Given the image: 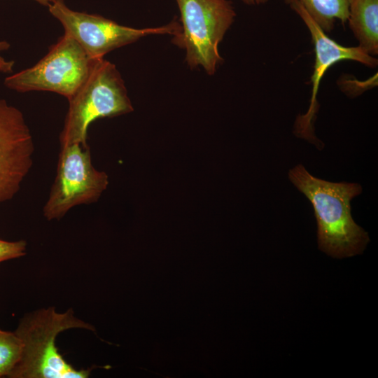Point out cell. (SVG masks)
Returning a JSON list of instances; mask_svg holds the SVG:
<instances>
[{
    "label": "cell",
    "instance_id": "obj_1",
    "mask_svg": "<svg viewBox=\"0 0 378 378\" xmlns=\"http://www.w3.org/2000/svg\"><path fill=\"white\" fill-rule=\"evenodd\" d=\"M288 177L313 206L319 249L335 258L362 253L370 238L354 220L351 213V201L361 193V186L316 178L302 164L290 169Z\"/></svg>",
    "mask_w": 378,
    "mask_h": 378
},
{
    "label": "cell",
    "instance_id": "obj_2",
    "mask_svg": "<svg viewBox=\"0 0 378 378\" xmlns=\"http://www.w3.org/2000/svg\"><path fill=\"white\" fill-rule=\"evenodd\" d=\"M71 328L93 330L91 325L76 318L71 309L57 313L50 307L26 315L15 331L22 342V356L8 377H88L90 369L74 368L62 356L55 344L59 333Z\"/></svg>",
    "mask_w": 378,
    "mask_h": 378
},
{
    "label": "cell",
    "instance_id": "obj_3",
    "mask_svg": "<svg viewBox=\"0 0 378 378\" xmlns=\"http://www.w3.org/2000/svg\"><path fill=\"white\" fill-rule=\"evenodd\" d=\"M68 101L59 135L61 147L74 144L88 146V130L92 122L133 111L120 72L104 58L96 60L85 81Z\"/></svg>",
    "mask_w": 378,
    "mask_h": 378
},
{
    "label": "cell",
    "instance_id": "obj_4",
    "mask_svg": "<svg viewBox=\"0 0 378 378\" xmlns=\"http://www.w3.org/2000/svg\"><path fill=\"white\" fill-rule=\"evenodd\" d=\"M180 11L181 31L172 43L186 50L189 66H202L213 75L223 58L218 46L234 20L229 0H175Z\"/></svg>",
    "mask_w": 378,
    "mask_h": 378
},
{
    "label": "cell",
    "instance_id": "obj_5",
    "mask_svg": "<svg viewBox=\"0 0 378 378\" xmlns=\"http://www.w3.org/2000/svg\"><path fill=\"white\" fill-rule=\"evenodd\" d=\"M97 59L64 33L36 64L7 76L4 85L18 92L48 91L69 99L85 81Z\"/></svg>",
    "mask_w": 378,
    "mask_h": 378
},
{
    "label": "cell",
    "instance_id": "obj_6",
    "mask_svg": "<svg viewBox=\"0 0 378 378\" xmlns=\"http://www.w3.org/2000/svg\"><path fill=\"white\" fill-rule=\"evenodd\" d=\"M107 185L106 173L97 171L92 164L88 145L62 146L43 215L48 220H59L76 206L96 202Z\"/></svg>",
    "mask_w": 378,
    "mask_h": 378
},
{
    "label": "cell",
    "instance_id": "obj_7",
    "mask_svg": "<svg viewBox=\"0 0 378 378\" xmlns=\"http://www.w3.org/2000/svg\"><path fill=\"white\" fill-rule=\"evenodd\" d=\"M48 10L62 24L64 33L74 38L94 59L104 58L108 52L148 35L174 36L181 30L176 20L162 27L144 29L123 26L99 15L74 10L64 0H55Z\"/></svg>",
    "mask_w": 378,
    "mask_h": 378
},
{
    "label": "cell",
    "instance_id": "obj_8",
    "mask_svg": "<svg viewBox=\"0 0 378 378\" xmlns=\"http://www.w3.org/2000/svg\"><path fill=\"white\" fill-rule=\"evenodd\" d=\"M34 150L22 113L0 99V204L19 191L31 168Z\"/></svg>",
    "mask_w": 378,
    "mask_h": 378
},
{
    "label": "cell",
    "instance_id": "obj_9",
    "mask_svg": "<svg viewBox=\"0 0 378 378\" xmlns=\"http://www.w3.org/2000/svg\"><path fill=\"white\" fill-rule=\"evenodd\" d=\"M290 6L300 16L309 30L315 52L310 104L307 113L297 118L294 132L297 136L318 145L319 141L314 135L313 122L318 108L316 94L321 80L326 71L332 65L342 60L356 61L369 67L377 66L378 61L359 46H343L329 38L298 1L290 4Z\"/></svg>",
    "mask_w": 378,
    "mask_h": 378
},
{
    "label": "cell",
    "instance_id": "obj_10",
    "mask_svg": "<svg viewBox=\"0 0 378 378\" xmlns=\"http://www.w3.org/2000/svg\"><path fill=\"white\" fill-rule=\"evenodd\" d=\"M347 21L359 47L368 55L378 54V0H351Z\"/></svg>",
    "mask_w": 378,
    "mask_h": 378
},
{
    "label": "cell",
    "instance_id": "obj_11",
    "mask_svg": "<svg viewBox=\"0 0 378 378\" xmlns=\"http://www.w3.org/2000/svg\"><path fill=\"white\" fill-rule=\"evenodd\" d=\"M290 4L300 3L309 15L325 32L331 31L337 20L345 23L351 0H283Z\"/></svg>",
    "mask_w": 378,
    "mask_h": 378
},
{
    "label": "cell",
    "instance_id": "obj_12",
    "mask_svg": "<svg viewBox=\"0 0 378 378\" xmlns=\"http://www.w3.org/2000/svg\"><path fill=\"white\" fill-rule=\"evenodd\" d=\"M22 342L15 332L0 328V377H8L20 361Z\"/></svg>",
    "mask_w": 378,
    "mask_h": 378
},
{
    "label": "cell",
    "instance_id": "obj_13",
    "mask_svg": "<svg viewBox=\"0 0 378 378\" xmlns=\"http://www.w3.org/2000/svg\"><path fill=\"white\" fill-rule=\"evenodd\" d=\"M27 244L24 240L8 241L0 239V263L25 255Z\"/></svg>",
    "mask_w": 378,
    "mask_h": 378
},
{
    "label": "cell",
    "instance_id": "obj_14",
    "mask_svg": "<svg viewBox=\"0 0 378 378\" xmlns=\"http://www.w3.org/2000/svg\"><path fill=\"white\" fill-rule=\"evenodd\" d=\"M10 43L6 41H0V73H11L13 72L15 62L13 60L6 59L1 52L7 50L10 48Z\"/></svg>",
    "mask_w": 378,
    "mask_h": 378
},
{
    "label": "cell",
    "instance_id": "obj_15",
    "mask_svg": "<svg viewBox=\"0 0 378 378\" xmlns=\"http://www.w3.org/2000/svg\"><path fill=\"white\" fill-rule=\"evenodd\" d=\"M244 4L248 5H260L263 4L269 0H241Z\"/></svg>",
    "mask_w": 378,
    "mask_h": 378
},
{
    "label": "cell",
    "instance_id": "obj_16",
    "mask_svg": "<svg viewBox=\"0 0 378 378\" xmlns=\"http://www.w3.org/2000/svg\"><path fill=\"white\" fill-rule=\"evenodd\" d=\"M34 1H36L37 3L43 6H48V7L55 1V0H34Z\"/></svg>",
    "mask_w": 378,
    "mask_h": 378
}]
</instances>
